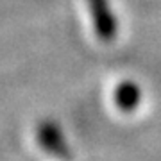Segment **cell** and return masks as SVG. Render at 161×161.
I'll list each match as a JSON object with an SVG mask.
<instances>
[{
	"mask_svg": "<svg viewBox=\"0 0 161 161\" xmlns=\"http://www.w3.org/2000/svg\"><path fill=\"white\" fill-rule=\"evenodd\" d=\"M36 142L41 150H45L48 156L61 161H68L72 158V149H70L66 136L59 122L52 118H43L36 125Z\"/></svg>",
	"mask_w": 161,
	"mask_h": 161,
	"instance_id": "obj_1",
	"label": "cell"
},
{
	"mask_svg": "<svg viewBox=\"0 0 161 161\" xmlns=\"http://www.w3.org/2000/svg\"><path fill=\"white\" fill-rule=\"evenodd\" d=\"M93 29L100 41L111 43L118 36V20L108 0H88Z\"/></svg>",
	"mask_w": 161,
	"mask_h": 161,
	"instance_id": "obj_2",
	"label": "cell"
},
{
	"mask_svg": "<svg viewBox=\"0 0 161 161\" xmlns=\"http://www.w3.org/2000/svg\"><path fill=\"white\" fill-rule=\"evenodd\" d=\"M113 100L122 113H132L142 102V88L131 79L122 80L113 92Z\"/></svg>",
	"mask_w": 161,
	"mask_h": 161,
	"instance_id": "obj_3",
	"label": "cell"
}]
</instances>
